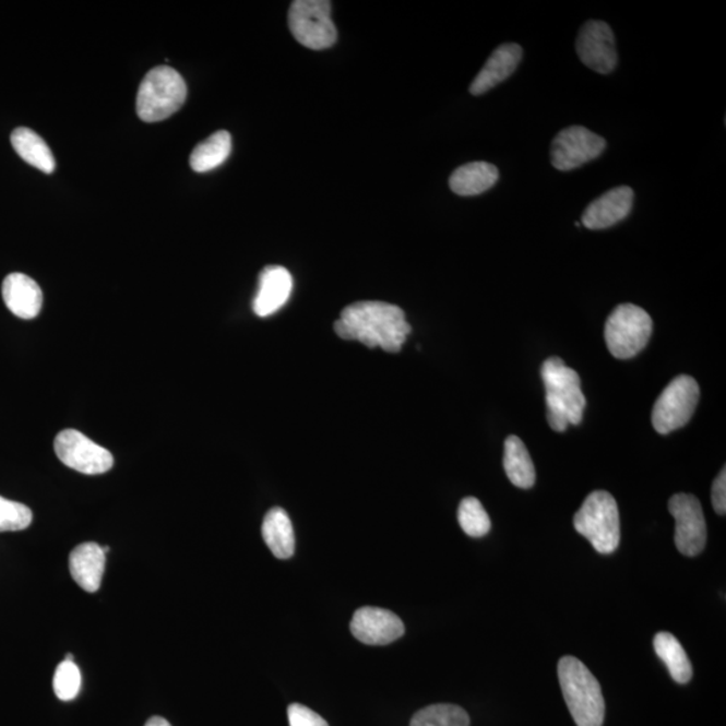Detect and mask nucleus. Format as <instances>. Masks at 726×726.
<instances>
[{
    "label": "nucleus",
    "mask_w": 726,
    "mask_h": 726,
    "mask_svg": "<svg viewBox=\"0 0 726 726\" xmlns=\"http://www.w3.org/2000/svg\"><path fill=\"white\" fill-rule=\"evenodd\" d=\"M607 142L588 128L572 126L557 133L551 142V165L560 171H571L599 158Z\"/></svg>",
    "instance_id": "10"
},
{
    "label": "nucleus",
    "mask_w": 726,
    "mask_h": 726,
    "mask_svg": "<svg viewBox=\"0 0 726 726\" xmlns=\"http://www.w3.org/2000/svg\"><path fill=\"white\" fill-rule=\"evenodd\" d=\"M653 334V319L635 305H620L608 317L604 336L609 353L618 359H630L647 346Z\"/></svg>",
    "instance_id": "6"
},
{
    "label": "nucleus",
    "mask_w": 726,
    "mask_h": 726,
    "mask_svg": "<svg viewBox=\"0 0 726 726\" xmlns=\"http://www.w3.org/2000/svg\"><path fill=\"white\" fill-rule=\"evenodd\" d=\"M55 693L61 701H72L81 689V673L73 660H62L53 678Z\"/></svg>",
    "instance_id": "27"
},
{
    "label": "nucleus",
    "mask_w": 726,
    "mask_h": 726,
    "mask_svg": "<svg viewBox=\"0 0 726 726\" xmlns=\"http://www.w3.org/2000/svg\"><path fill=\"white\" fill-rule=\"evenodd\" d=\"M574 528L588 539L596 551L611 555L620 544L618 503L607 491H594L586 497L573 520Z\"/></svg>",
    "instance_id": "5"
},
{
    "label": "nucleus",
    "mask_w": 726,
    "mask_h": 726,
    "mask_svg": "<svg viewBox=\"0 0 726 726\" xmlns=\"http://www.w3.org/2000/svg\"><path fill=\"white\" fill-rule=\"evenodd\" d=\"M350 630L359 642L369 646H386L404 635L405 627L396 614L377 607L359 608Z\"/></svg>",
    "instance_id": "13"
},
{
    "label": "nucleus",
    "mask_w": 726,
    "mask_h": 726,
    "mask_svg": "<svg viewBox=\"0 0 726 726\" xmlns=\"http://www.w3.org/2000/svg\"><path fill=\"white\" fill-rule=\"evenodd\" d=\"M2 295L8 309L21 319L31 321L37 318L43 309V289L37 282L23 273H10L4 278Z\"/></svg>",
    "instance_id": "16"
},
{
    "label": "nucleus",
    "mask_w": 726,
    "mask_h": 726,
    "mask_svg": "<svg viewBox=\"0 0 726 726\" xmlns=\"http://www.w3.org/2000/svg\"><path fill=\"white\" fill-rule=\"evenodd\" d=\"M293 286V276L284 266H265L260 273L259 288L253 299L255 316L266 318L281 310L287 304Z\"/></svg>",
    "instance_id": "15"
},
{
    "label": "nucleus",
    "mask_w": 726,
    "mask_h": 726,
    "mask_svg": "<svg viewBox=\"0 0 726 726\" xmlns=\"http://www.w3.org/2000/svg\"><path fill=\"white\" fill-rule=\"evenodd\" d=\"M144 726H171V724L162 717H151Z\"/></svg>",
    "instance_id": "31"
},
{
    "label": "nucleus",
    "mask_w": 726,
    "mask_h": 726,
    "mask_svg": "<svg viewBox=\"0 0 726 726\" xmlns=\"http://www.w3.org/2000/svg\"><path fill=\"white\" fill-rule=\"evenodd\" d=\"M287 716L289 726H329L326 719L300 704L289 705Z\"/></svg>",
    "instance_id": "29"
},
{
    "label": "nucleus",
    "mask_w": 726,
    "mask_h": 726,
    "mask_svg": "<svg viewBox=\"0 0 726 726\" xmlns=\"http://www.w3.org/2000/svg\"><path fill=\"white\" fill-rule=\"evenodd\" d=\"M231 153V136L228 131L214 132L190 155V166L195 172H207L223 165Z\"/></svg>",
    "instance_id": "24"
},
{
    "label": "nucleus",
    "mask_w": 726,
    "mask_h": 726,
    "mask_svg": "<svg viewBox=\"0 0 726 726\" xmlns=\"http://www.w3.org/2000/svg\"><path fill=\"white\" fill-rule=\"evenodd\" d=\"M106 560L107 555L96 543L75 546L69 556V569L75 583L90 594L97 592L106 571Z\"/></svg>",
    "instance_id": "18"
},
{
    "label": "nucleus",
    "mask_w": 726,
    "mask_h": 726,
    "mask_svg": "<svg viewBox=\"0 0 726 726\" xmlns=\"http://www.w3.org/2000/svg\"><path fill=\"white\" fill-rule=\"evenodd\" d=\"M63 660H73V662H74L73 655H72V654H68V655H67V658L63 659Z\"/></svg>",
    "instance_id": "32"
},
{
    "label": "nucleus",
    "mask_w": 726,
    "mask_h": 726,
    "mask_svg": "<svg viewBox=\"0 0 726 726\" xmlns=\"http://www.w3.org/2000/svg\"><path fill=\"white\" fill-rule=\"evenodd\" d=\"M261 533H263L264 543L277 559L287 560L294 556L295 533L286 510L271 509L264 516Z\"/></svg>",
    "instance_id": "20"
},
{
    "label": "nucleus",
    "mask_w": 726,
    "mask_h": 726,
    "mask_svg": "<svg viewBox=\"0 0 726 726\" xmlns=\"http://www.w3.org/2000/svg\"><path fill=\"white\" fill-rule=\"evenodd\" d=\"M188 97V86L176 69L158 67L145 74L136 97V112L145 123L170 118L181 109Z\"/></svg>",
    "instance_id": "4"
},
{
    "label": "nucleus",
    "mask_w": 726,
    "mask_h": 726,
    "mask_svg": "<svg viewBox=\"0 0 726 726\" xmlns=\"http://www.w3.org/2000/svg\"><path fill=\"white\" fill-rule=\"evenodd\" d=\"M56 455L67 467L85 475H100L114 467L112 454L75 429H66L55 440Z\"/></svg>",
    "instance_id": "9"
},
{
    "label": "nucleus",
    "mask_w": 726,
    "mask_h": 726,
    "mask_svg": "<svg viewBox=\"0 0 726 726\" xmlns=\"http://www.w3.org/2000/svg\"><path fill=\"white\" fill-rule=\"evenodd\" d=\"M712 502H713L714 510H716V513L718 515H725V511H726V472H725V467L723 468V472L718 474L716 480L713 481Z\"/></svg>",
    "instance_id": "30"
},
{
    "label": "nucleus",
    "mask_w": 726,
    "mask_h": 726,
    "mask_svg": "<svg viewBox=\"0 0 726 726\" xmlns=\"http://www.w3.org/2000/svg\"><path fill=\"white\" fill-rule=\"evenodd\" d=\"M563 699L578 726H603L606 704L599 681L583 662L563 656L559 662Z\"/></svg>",
    "instance_id": "3"
},
{
    "label": "nucleus",
    "mask_w": 726,
    "mask_h": 726,
    "mask_svg": "<svg viewBox=\"0 0 726 726\" xmlns=\"http://www.w3.org/2000/svg\"><path fill=\"white\" fill-rule=\"evenodd\" d=\"M11 144H13L15 153L28 165L45 174H51L56 170V159L48 143L31 128H16L13 135H11Z\"/></svg>",
    "instance_id": "22"
},
{
    "label": "nucleus",
    "mask_w": 726,
    "mask_h": 726,
    "mask_svg": "<svg viewBox=\"0 0 726 726\" xmlns=\"http://www.w3.org/2000/svg\"><path fill=\"white\" fill-rule=\"evenodd\" d=\"M410 726H469V717L461 706L431 705L418 711L412 718Z\"/></svg>",
    "instance_id": "25"
},
{
    "label": "nucleus",
    "mask_w": 726,
    "mask_h": 726,
    "mask_svg": "<svg viewBox=\"0 0 726 726\" xmlns=\"http://www.w3.org/2000/svg\"><path fill=\"white\" fill-rule=\"evenodd\" d=\"M335 333L346 341L398 353L412 328L400 307L383 301H358L347 306L334 324Z\"/></svg>",
    "instance_id": "1"
},
{
    "label": "nucleus",
    "mask_w": 726,
    "mask_h": 726,
    "mask_svg": "<svg viewBox=\"0 0 726 726\" xmlns=\"http://www.w3.org/2000/svg\"><path fill=\"white\" fill-rule=\"evenodd\" d=\"M503 467L511 484L520 489H532L536 484V468L519 436L511 435L504 441Z\"/></svg>",
    "instance_id": "21"
},
{
    "label": "nucleus",
    "mask_w": 726,
    "mask_h": 726,
    "mask_svg": "<svg viewBox=\"0 0 726 726\" xmlns=\"http://www.w3.org/2000/svg\"><path fill=\"white\" fill-rule=\"evenodd\" d=\"M32 522V510L25 504L0 497V533L25 531Z\"/></svg>",
    "instance_id": "28"
},
{
    "label": "nucleus",
    "mask_w": 726,
    "mask_h": 726,
    "mask_svg": "<svg viewBox=\"0 0 726 726\" xmlns=\"http://www.w3.org/2000/svg\"><path fill=\"white\" fill-rule=\"evenodd\" d=\"M576 50L581 62L596 73L609 74L617 68V45L606 22H586L579 33Z\"/></svg>",
    "instance_id": "12"
},
{
    "label": "nucleus",
    "mask_w": 726,
    "mask_h": 726,
    "mask_svg": "<svg viewBox=\"0 0 726 726\" xmlns=\"http://www.w3.org/2000/svg\"><path fill=\"white\" fill-rule=\"evenodd\" d=\"M700 401L699 383L690 376H678L665 388L653 409L656 432L669 435L687 426Z\"/></svg>",
    "instance_id": "8"
},
{
    "label": "nucleus",
    "mask_w": 726,
    "mask_h": 726,
    "mask_svg": "<svg viewBox=\"0 0 726 726\" xmlns=\"http://www.w3.org/2000/svg\"><path fill=\"white\" fill-rule=\"evenodd\" d=\"M676 520V546L683 556L695 557L705 549L707 531L704 511L699 499L690 493H676L669 501Z\"/></svg>",
    "instance_id": "11"
},
{
    "label": "nucleus",
    "mask_w": 726,
    "mask_h": 726,
    "mask_svg": "<svg viewBox=\"0 0 726 726\" xmlns=\"http://www.w3.org/2000/svg\"><path fill=\"white\" fill-rule=\"evenodd\" d=\"M632 205L634 191L629 186H619L591 202L581 217V224L592 230L611 228L629 216Z\"/></svg>",
    "instance_id": "14"
},
{
    "label": "nucleus",
    "mask_w": 726,
    "mask_h": 726,
    "mask_svg": "<svg viewBox=\"0 0 726 726\" xmlns=\"http://www.w3.org/2000/svg\"><path fill=\"white\" fill-rule=\"evenodd\" d=\"M459 525L469 537H485L490 532L491 521L489 514L474 497L464 498L457 510Z\"/></svg>",
    "instance_id": "26"
},
{
    "label": "nucleus",
    "mask_w": 726,
    "mask_h": 726,
    "mask_svg": "<svg viewBox=\"0 0 726 726\" xmlns=\"http://www.w3.org/2000/svg\"><path fill=\"white\" fill-rule=\"evenodd\" d=\"M654 650L659 659L664 660L674 681L681 685L690 682L691 677H693V667H691L689 656L676 636L670 632H659L654 638Z\"/></svg>",
    "instance_id": "23"
},
{
    "label": "nucleus",
    "mask_w": 726,
    "mask_h": 726,
    "mask_svg": "<svg viewBox=\"0 0 726 726\" xmlns=\"http://www.w3.org/2000/svg\"><path fill=\"white\" fill-rule=\"evenodd\" d=\"M522 60V48L516 44H504L499 46L489 60L481 68V71L476 75L469 92L474 96L485 95L501 83L508 80L511 74L515 72Z\"/></svg>",
    "instance_id": "17"
},
{
    "label": "nucleus",
    "mask_w": 726,
    "mask_h": 726,
    "mask_svg": "<svg viewBox=\"0 0 726 726\" xmlns=\"http://www.w3.org/2000/svg\"><path fill=\"white\" fill-rule=\"evenodd\" d=\"M288 25L295 39L311 50L329 49L338 38L329 0H295L289 8Z\"/></svg>",
    "instance_id": "7"
},
{
    "label": "nucleus",
    "mask_w": 726,
    "mask_h": 726,
    "mask_svg": "<svg viewBox=\"0 0 726 726\" xmlns=\"http://www.w3.org/2000/svg\"><path fill=\"white\" fill-rule=\"evenodd\" d=\"M498 179L499 171L496 166L487 162H473L452 172L450 188L457 195H479L490 190Z\"/></svg>",
    "instance_id": "19"
},
{
    "label": "nucleus",
    "mask_w": 726,
    "mask_h": 726,
    "mask_svg": "<svg viewBox=\"0 0 726 726\" xmlns=\"http://www.w3.org/2000/svg\"><path fill=\"white\" fill-rule=\"evenodd\" d=\"M541 377L550 428L563 432L569 426H579L583 421L586 401L576 370L568 368L561 358L551 357L544 362Z\"/></svg>",
    "instance_id": "2"
}]
</instances>
